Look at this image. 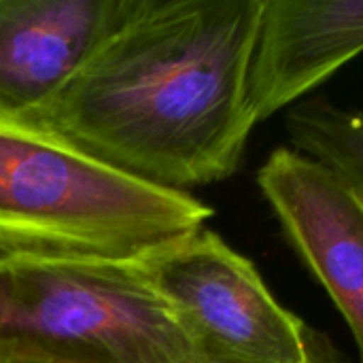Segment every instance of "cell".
<instances>
[{"instance_id":"1","label":"cell","mask_w":363,"mask_h":363,"mask_svg":"<svg viewBox=\"0 0 363 363\" xmlns=\"http://www.w3.org/2000/svg\"><path fill=\"white\" fill-rule=\"evenodd\" d=\"M264 0H130L81 70L30 119L151 185L232 177L255 119L249 68Z\"/></svg>"},{"instance_id":"2","label":"cell","mask_w":363,"mask_h":363,"mask_svg":"<svg viewBox=\"0 0 363 363\" xmlns=\"http://www.w3.org/2000/svg\"><path fill=\"white\" fill-rule=\"evenodd\" d=\"M211 217L187 191L134 179L30 119L0 113V255L134 264Z\"/></svg>"},{"instance_id":"3","label":"cell","mask_w":363,"mask_h":363,"mask_svg":"<svg viewBox=\"0 0 363 363\" xmlns=\"http://www.w3.org/2000/svg\"><path fill=\"white\" fill-rule=\"evenodd\" d=\"M0 355L208 363L134 264L0 255Z\"/></svg>"},{"instance_id":"4","label":"cell","mask_w":363,"mask_h":363,"mask_svg":"<svg viewBox=\"0 0 363 363\" xmlns=\"http://www.w3.org/2000/svg\"><path fill=\"white\" fill-rule=\"evenodd\" d=\"M134 266L208 363H306L311 325L281 306L219 234L202 228Z\"/></svg>"},{"instance_id":"5","label":"cell","mask_w":363,"mask_h":363,"mask_svg":"<svg viewBox=\"0 0 363 363\" xmlns=\"http://www.w3.org/2000/svg\"><path fill=\"white\" fill-rule=\"evenodd\" d=\"M257 185L287 242L342 313L363 363V198L336 170L294 147L268 155Z\"/></svg>"},{"instance_id":"6","label":"cell","mask_w":363,"mask_h":363,"mask_svg":"<svg viewBox=\"0 0 363 363\" xmlns=\"http://www.w3.org/2000/svg\"><path fill=\"white\" fill-rule=\"evenodd\" d=\"M130 0H0V113L45 106L119 23Z\"/></svg>"},{"instance_id":"7","label":"cell","mask_w":363,"mask_h":363,"mask_svg":"<svg viewBox=\"0 0 363 363\" xmlns=\"http://www.w3.org/2000/svg\"><path fill=\"white\" fill-rule=\"evenodd\" d=\"M363 53V0H264L249 68L257 121L294 106Z\"/></svg>"},{"instance_id":"8","label":"cell","mask_w":363,"mask_h":363,"mask_svg":"<svg viewBox=\"0 0 363 363\" xmlns=\"http://www.w3.org/2000/svg\"><path fill=\"white\" fill-rule=\"evenodd\" d=\"M285 128L294 149L336 170L363 198V111L313 98L287 111Z\"/></svg>"},{"instance_id":"9","label":"cell","mask_w":363,"mask_h":363,"mask_svg":"<svg viewBox=\"0 0 363 363\" xmlns=\"http://www.w3.org/2000/svg\"><path fill=\"white\" fill-rule=\"evenodd\" d=\"M0 363H60L30 355H0ZM306 363H351L349 357L319 330L311 328L306 340Z\"/></svg>"}]
</instances>
